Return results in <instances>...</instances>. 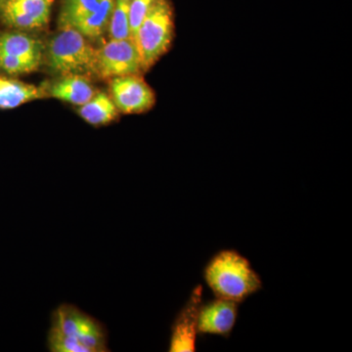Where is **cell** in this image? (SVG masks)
<instances>
[{"instance_id":"2e32d148","label":"cell","mask_w":352,"mask_h":352,"mask_svg":"<svg viewBox=\"0 0 352 352\" xmlns=\"http://www.w3.org/2000/svg\"><path fill=\"white\" fill-rule=\"evenodd\" d=\"M157 1V0H131L129 1V22H131L132 41L138 32L139 25Z\"/></svg>"},{"instance_id":"52a82bcc","label":"cell","mask_w":352,"mask_h":352,"mask_svg":"<svg viewBox=\"0 0 352 352\" xmlns=\"http://www.w3.org/2000/svg\"><path fill=\"white\" fill-rule=\"evenodd\" d=\"M204 288L197 285L189 298L176 315L171 325L170 352H195L198 339L199 311L203 302Z\"/></svg>"},{"instance_id":"ba28073f","label":"cell","mask_w":352,"mask_h":352,"mask_svg":"<svg viewBox=\"0 0 352 352\" xmlns=\"http://www.w3.org/2000/svg\"><path fill=\"white\" fill-rule=\"evenodd\" d=\"M110 89L113 103L124 113L148 112L156 103V95L140 75L113 78Z\"/></svg>"},{"instance_id":"5b68a950","label":"cell","mask_w":352,"mask_h":352,"mask_svg":"<svg viewBox=\"0 0 352 352\" xmlns=\"http://www.w3.org/2000/svg\"><path fill=\"white\" fill-rule=\"evenodd\" d=\"M116 0H64L60 29L72 28L87 38H98L107 30Z\"/></svg>"},{"instance_id":"5bb4252c","label":"cell","mask_w":352,"mask_h":352,"mask_svg":"<svg viewBox=\"0 0 352 352\" xmlns=\"http://www.w3.org/2000/svg\"><path fill=\"white\" fill-rule=\"evenodd\" d=\"M78 113L85 122L94 126L111 124L119 116V110L113 99L103 92L95 94L89 101L80 106Z\"/></svg>"},{"instance_id":"6da1fadb","label":"cell","mask_w":352,"mask_h":352,"mask_svg":"<svg viewBox=\"0 0 352 352\" xmlns=\"http://www.w3.org/2000/svg\"><path fill=\"white\" fill-rule=\"evenodd\" d=\"M201 274L215 298L239 305L263 288V279L251 261L235 249H222L212 254Z\"/></svg>"},{"instance_id":"7c38bea8","label":"cell","mask_w":352,"mask_h":352,"mask_svg":"<svg viewBox=\"0 0 352 352\" xmlns=\"http://www.w3.org/2000/svg\"><path fill=\"white\" fill-rule=\"evenodd\" d=\"M53 98L82 106L95 95L94 88L87 76H65L50 87Z\"/></svg>"},{"instance_id":"3957f363","label":"cell","mask_w":352,"mask_h":352,"mask_svg":"<svg viewBox=\"0 0 352 352\" xmlns=\"http://www.w3.org/2000/svg\"><path fill=\"white\" fill-rule=\"evenodd\" d=\"M46 54L48 66L58 75L98 76L97 50L75 29H61L51 38Z\"/></svg>"},{"instance_id":"8fae6325","label":"cell","mask_w":352,"mask_h":352,"mask_svg":"<svg viewBox=\"0 0 352 352\" xmlns=\"http://www.w3.org/2000/svg\"><path fill=\"white\" fill-rule=\"evenodd\" d=\"M43 51V43L28 34L19 32L0 34V53L2 54L41 64Z\"/></svg>"},{"instance_id":"e0dca14e","label":"cell","mask_w":352,"mask_h":352,"mask_svg":"<svg viewBox=\"0 0 352 352\" xmlns=\"http://www.w3.org/2000/svg\"><path fill=\"white\" fill-rule=\"evenodd\" d=\"M39 65L0 53V69L10 75H23L36 71Z\"/></svg>"},{"instance_id":"30bf717a","label":"cell","mask_w":352,"mask_h":352,"mask_svg":"<svg viewBox=\"0 0 352 352\" xmlns=\"http://www.w3.org/2000/svg\"><path fill=\"white\" fill-rule=\"evenodd\" d=\"M53 0H4L2 19L14 29H41L50 19Z\"/></svg>"},{"instance_id":"8992f818","label":"cell","mask_w":352,"mask_h":352,"mask_svg":"<svg viewBox=\"0 0 352 352\" xmlns=\"http://www.w3.org/2000/svg\"><path fill=\"white\" fill-rule=\"evenodd\" d=\"M98 76L103 78L144 73L136 44L132 39H111L97 50Z\"/></svg>"},{"instance_id":"4fadbf2b","label":"cell","mask_w":352,"mask_h":352,"mask_svg":"<svg viewBox=\"0 0 352 352\" xmlns=\"http://www.w3.org/2000/svg\"><path fill=\"white\" fill-rule=\"evenodd\" d=\"M43 96V89L36 85L0 76V109L10 110Z\"/></svg>"},{"instance_id":"ac0fdd59","label":"cell","mask_w":352,"mask_h":352,"mask_svg":"<svg viewBox=\"0 0 352 352\" xmlns=\"http://www.w3.org/2000/svg\"><path fill=\"white\" fill-rule=\"evenodd\" d=\"M3 1H4V0H0V4H1L2 2H3Z\"/></svg>"},{"instance_id":"7a4b0ae2","label":"cell","mask_w":352,"mask_h":352,"mask_svg":"<svg viewBox=\"0 0 352 352\" xmlns=\"http://www.w3.org/2000/svg\"><path fill=\"white\" fill-rule=\"evenodd\" d=\"M50 323L47 346L51 352L109 351L105 326L75 305L58 307Z\"/></svg>"},{"instance_id":"d6986e66","label":"cell","mask_w":352,"mask_h":352,"mask_svg":"<svg viewBox=\"0 0 352 352\" xmlns=\"http://www.w3.org/2000/svg\"><path fill=\"white\" fill-rule=\"evenodd\" d=\"M126 1H131V0H126Z\"/></svg>"},{"instance_id":"277c9868","label":"cell","mask_w":352,"mask_h":352,"mask_svg":"<svg viewBox=\"0 0 352 352\" xmlns=\"http://www.w3.org/2000/svg\"><path fill=\"white\" fill-rule=\"evenodd\" d=\"M175 38V15L170 0H157L134 36L144 73L159 61Z\"/></svg>"},{"instance_id":"9c48e42d","label":"cell","mask_w":352,"mask_h":352,"mask_svg":"<svg viewBox=\"0 0 352 352\" xmlns=\"http://www.w3.org/2000/svg\"><path fill=\"white\" fill-rule=\"evenodd\" d=\"M239 317V303L215 298L201 302L199 311L198 335L217 336L228 339Z\"/></svg>"},{"instance_id":"9a60e30c","label":"cell","mask_w":352,"mask_h":352,"mask_svg":"<svg viewBox=\"0 0 352 352\" xmlns=\"http://www.w3.org/2000/svg\"><path fill=\"white\" fill-rule=\"evenodd\" d=\"M107 30L111 39H131L129 1L116 0Z\"/></svg>"}]
</instances>
